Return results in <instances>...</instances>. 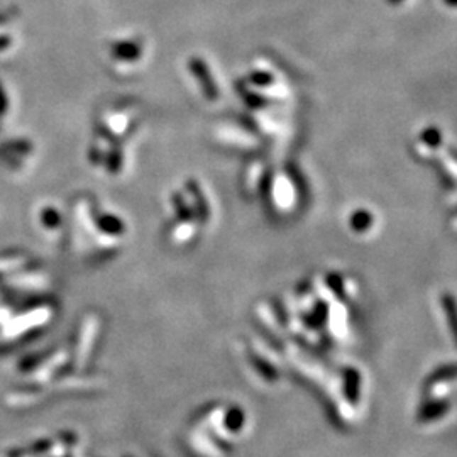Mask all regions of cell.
Here are the masks:
<instances>
[{
	"mask_svg": "<svg viewBox=\"0 0 457 457\" xmlns=\"http://www.w3.org/2000/svg\"><path fill=\"white\" fill-rule=\"evenodd\" d=\"M61 222H63V219H61V215L56 212L53 207H48V209H45L41 212V224L46 228L55 231V228H58L61 226Z\"/></svg>",
	"mask_w": 457,
	"mask_h": 457,
	"instance_id": "5b68a950",
	"label": "cell"
},
{
	"mask_svg": "<svg viewBox=\"0 0 457 457\" xmlns=\"http://www.w3.org/2000/svg\"><path fill=\"white\" fill-rule=\"evenodd\" d=\"M168 204V234L173 244H190L214 219V207L204 188L197 183L188 182L182 188L171 192Z\"/></svg>",
	"mask_w": 457,
	"mask_h": 457,
	"instance_id": "7a4b0ae2",
	"label": "cell"
},
{
	"mask_svg": "<svg viewBox=\"0 0 457 457\" xmlns=\"http://www.w3.org/2000/svg\"><path fill=\"white\" fill-rule=\"evenodd\" d=\"M248 430V417L239 405L215 403L197 413L188 429V444L200 457H226Z\"/></svg>",
	"mask_w": 457,
	"mask_h": 457,
	"instance_id": "6da1fadb",
	"label": "cell"
},
{
	"mask_svg": "<svg viewBox=\"0 0 457 457\" xmlns=\"http://www.w3.org/2000/svg\"><path fill=\"white\" fill-rule=\"evenodd\" d=\"M376 226V217L366 209H358L351 214V217H347V227L351 228V232L356 236H366L371 234L373 228Z\"/></svg>",
	"mask_w": 457,
	"mask_h": 457,
	"instance_id": "277c9868",
	"label": "cell"
},
{
	"mask_svg": "<svg viewBox=\"0 0 457 457\" xmlns=\"http://www.w3.org/2000/svg\"><path fill=\"white\" fill-rule=\"evenodd\" d=\"M456 395V368L454 364L441 366L430 373L422 390V398L417 410L419 424H441L454 410Z\"/></svg>",
	"mask_w": 457,
	"mask_h": 457,
	"instance_id": "3957f363",
	"label": "cell"
}]
</instances>
